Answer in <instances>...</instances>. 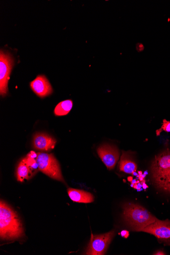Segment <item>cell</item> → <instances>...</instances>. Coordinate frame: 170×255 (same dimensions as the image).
Here are the masks:
<instances>
[{
  "label": "cell",
  "mask_w": 170,
  "mask_h": 255,
  "mask_svg": "<svg viewBox=\"0 0 170 255\" xmlns=\"http://www.w3.org/2000/svg\"><path fill=\"white\" fill-rule=\"evenodd\" d=\"M24 236L21 221L17 214L3 201L0 203V237L13 240Z\"/></svg>",
  "instance_id": "1"
},
{
  "label": "cell",
  "mask_w": 170,
  "mask_h": 255,
  "mask_svg": "<svg viewBox=\"0 0 170 255\" xmlns=\"http://www.w3.org/2000/svg\"><path fill=\"white\" fill-rule=\"evenodd\" d=\"M151 172L157 188L170 194V149H167L156 156L152 161Z\"/></svg>",
  "instance_id": "2"
},
{
  "label": "cell",
  "mask_w": 170,
  "mask_h": 255,
  "mask_svg": "<svg viewBox=\"0 0 170 255\" xmlns=\"http://www.w3.org/2000/svg\"><path fill=\"white\" fill-rule=\"evenodd\" d=\"M123 208L125 222L134 231H141L158 219L138 204L126 203L123 205Z\"/></svg>",
  "instance_id": "3"
},
{
  "label": "cell",
  "mask_w": 170,
  "mask_h": 255,
  "mask_svg": "<svg viewBox=\"0 0 170 255\" xmlns=\"http://www.w3.org/2000/svg\"><path fill=\"white\" fill-rule=\"evenodd\" d=\"M37 154L39 170L54 179L65 182L59 164L54 155L42 152Z\"/></svg>",
  "instance_id": "4"
},
{
  "label": "cell",
  "mask_w": 170,
  "mask_h": 255,
  "mask_svg": "<svg viewBox=\"0 0 170 255\" xmlns=\"http://www.w3.org/2000/svg\"><path fill=\"white\" fill-rule=\"evenodd\" d=\"M14 64V58L8 52H0V94L5 97L8 94V83Z\"/></svg>",
  "instance_id": "5"
},
{
  "label": "cell",
  "mask_w": 170,
  "mask_h": 255,
  "mask_svg": "<svg viewBox=\"0 0 170 255\" xmlns=\"http://www.w3.org/2000/svg\"><path fill=\"white\" fill-rule=\"evenodd\" d=\"M115 235V231L114 230L101 235L94 236L92 235L86 255H105Z\"/></svg>",
  "instance_id": "6"
},
{
  "label": "cell",
  "mask_w": 170,
  "mask_h": 255,
  "mask_svg": "<svg viewBox=\"0 0 170 255\" xmlns=\"http://www.w3.org/2000/svg\"><path fill=\"white\" fill-rule=\"evenodd\" d=\"M141 232H144L154 236L159 242L165 245L170 246V220L157 221L144 228Z\"/></svg>",
  "instance_id": "7"
},
{
  "label": "cell",
  "mask_w": 170,
  "mask_h": 255,
  "mask_svg": "<svg viewBox=\"0 0 170 255\" xmlns=\"http://www.w3.org/2000/svg\"><path fill=\"white\" fill-rule=\"evenodd\" d=\"M97 151L108 169H114L119 157L118 148L113 145L104 144L99 147Z\"/></svg>",
  "instance_id": "8"
},
{
  "label": "cell",
  "mask_w": 170,
  "mask_h": 255,
  "mask_svg": "<svg viewBox=\"0 0 170 255\" xmlns=\"http://www.w3.org/2000/svg\"><path fill=\"white\" fill-rule=\"evenodd\" d=\"M30 87L35 94L41 98L49 96L53 91L50 83L44 75L38 76L30 83Z\"/></svg>",
  "instance_id": "9"
},
{
  "label": "cell",
  "mask_w": 170,
  "mask_h": 255,
  "mask_svg": "<svg viewBox=\"0 0 170 255\" xmlns=\"http://www.w3.org/2000/svg\"><path fill=\"white\" fill-rule=\"evenodd\" d=\"M56 140L51 136L44 133H38L33 138L34 148L41 151H49L54 149Z\"/></svg>",
  "instance_id": "10"
},
{
  "label": "cell",
  "mask_w": 170,
  "mask_h": 255,
  "mask_svg": "<svg viewBox=\"0 0 170 255\" xmlns=\"http://www.w3.org/2000/svg\"><path fill=\"white\" fill-rule=\"evenodd\" d=\"M131 152L123 151L119 162V169L128 174H133L136 171L137 166Z\"/></svg>",
  "instance_id": "11"
},
{
  "label": "cell",
  "mask_w": 170,
  "mask_h": 255,
  "mask_svg": "<svg viewBox=\"0 0 170 255\" xmlns=\"http://www.w3.org/2000/svg\"><path fill=\"white\" fill-rule=\"evenodd\" d=\"M68 195L71 200L78 203H89L94 201V196L91 193L74 189H68Z\"/></svg>",
  "instance_id": "12"
},
{
  "label": "cell",
  "mask_w": 170,
  "mask_h": 255,
  "mask_svg": "<svg viewBox=\"0 0 170 255\" xmlns=\"http://www.w3.org/2000/svg\"><path fill=\"white\" fill-rule=\"evenodd\" d=\"M36 174L27 164L23 158L19 163L16 170V177L18 181L22 182L25 179H29Z\"/></svg>",
  "instance_id": "13"
},
{
  "label": "cell",
  "mask_w": 170,
  "mask_h": 255,
  "mask_svg": "<svg viewBox=\"0 0 170 255\" xmlns=\"http://www.w3.org/2000/svg\"><path fill=\"white\" fill-rule=\"evenodd\" d=\"M73 102L71 100H66L60 102L56 107L54 113L57 117L67 115L72 109Z\"/></svg>",
  "instance_id": "14"
},
{
  "label": "cell",
  "mask_w": 170,
  "mask_h": 255,
  "mask_svg": "<svg viewBox=\"0 0 170 255\" xmlns=\"http://www.w3.org/2000/svg\"><path fill=\"white\" fill-rule=\"evenodd\" d=\"M162 131L170 132V122L164 120L161 128L157 131V135H160V133L162 132Z\"/></svg>",
  "instance_id": "15"
},
{
  "label": "cell",
  "mask_w": 170,
  "mask_h": 255,
  "mask_svg": "<svg viewBox=\"0 0 170 255\" xmlns=\"http://www.w3.org/2000/svg\"><path fill=\"white\" fill-rule=\"evenodd\" d=\"M121 236L126 239H127L130 236L129 232L126 230H124L122 232H121Z\"/></svg>",
  "instance_id": "16"
},
{
  "label": "cell",
  "mask_w": 170,
  "mask_h": 255,
  "mask_svg": "<svg viewBox=\"0 0 170 255\" xmlns=\"http://www.w3.org/2000/svg\"><path fill=\"white\" fill-rule=\"evenodd\" d=\"M142 183L143 185V188L144 190L147 189L149 187L147 184L145 183V180H144L143 181L141 182Z\"/></svg>",
  "instance_id": "17"
},
{
  "label": "cell",
  "mask_w": 170,
  "mask_h": 255,
  "mask_svg": "<svg viewBox=\"0 0 170 255\" xmlns=\"http://www.w3.org/2000/svg\"><path fill=\"white\" fill-rule=\"evenodd\" d=\"M154 255H166V253H164L163 251H158L157 252L155 253L154 254Z\"/></svg>",
  "instance_id": "18"
},
{
  "label": "cell",
  "mask_w": 170,
  "mask_h": 255,
  "mask_svg": "<svg viewBox=\"0 0 170 255\" xmlns=\"http://www.w3.org/2000/svg\"><path fill=\"white\" fill-rule=\"evenodd\" d=\"M133 177H129L128 178V180H129V181H130V182H132V181H133Z\"/></svg>",
  "instance_id": "19"
},
{
  "label": "cell",
  "mask_w": 170,
  "mask_h": 255,
  "mask_svg": "<svg viewBox=\"0 0 170 255\" xmlns=\"http://www.w3.org/2000/svg\"><path fill=\"white\" fill-rule=\"evenodd\" d=\"M136 182H137V181H136V180H135V179L133 180V181H132V183H133V184H136Z\"/></svg>",
  "instance_id": "20"
}]
</instances>
